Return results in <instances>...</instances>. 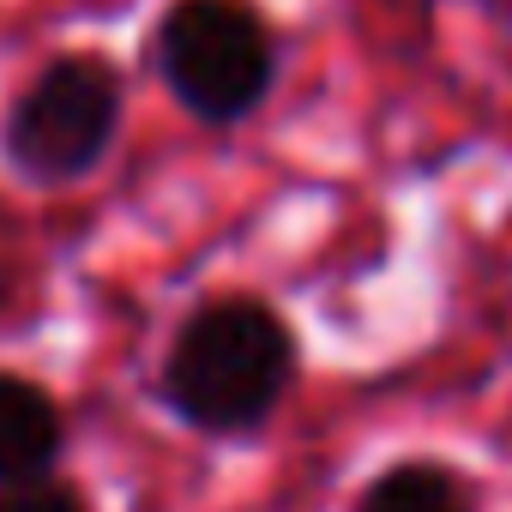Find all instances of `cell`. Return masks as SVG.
<instances>
[{"mask_svg": "<svg viewBox=\"0 0 512 512\" xmlns=\"http://www.w3.org/2000/svg\"><path fill=\"white\" fill-rule=\"evenodd\" d=\"M284 386H290V332L260 302L199 308L163 362V392L175 416L211 434L266 422Z\"/></svg>", "mask_w": 512, "mask_h": 512, "instance_id": "cell-1", "label": "cell"}, {"mask_svg": "<svg viewBox=\"0 0 512 512\" xmlns=\"http://www.w3.org/2000/svg\"><path fill=\"white\" fill-rule=\"evenodd\" d=\"M115 121H121L115 67L97 55H61L13 97L7 121H0V151L25 181L61 187L79 181L109 151Z\"/></svg>", "mask_w": 512, "mask_h": 512, "instance_id": "cell-2", "label": "cell"}, {"mask_svg": "<svg viewBox=\"0 0 512 512\" xmlns=\"http://www.w3.org/2000/svg\"><path fill=\"white\" fill-rule=\"evenodd\" d=\"M157 67L199 121L223 127L272 91V37L247 0H175L157 25Z\"/></svg>", "mask_w": 512, "mask_h": 512, "instance_id": "cell-3", "label": "cell"}, {"mask_svg": "<svg viewBox=\"0 0 512 512\" xmlns=\"http://www.w3.org/2000/svg\"><path fill=\"white\" fill-rule=\"evenodd\" d=\"M61 452V410L43 386L0 374V488L49 476Z\"/></svg>", "mask_w": 512, "mask_h": 512, "instance_id": "cell-4", "label": "cell"}, {"mask_svg": "<svg viewBox=\"0 0 512 512\" xmlns=\"http://www.w3.org/2000/svg\"><path fill=\"white\" fill-rule=\"evenodd\" d=\"M362 512H464V500L452 494V482L428 464H404L392 476H380L362 494Z\"/></svg>", "mask_w": 512, "mask_h": 512, "instance_id": "cell-5", "label": "cell"}, {"mask_svg": "<svg viewBox=\"0 0 512 512\" xmlns=\"http://www.w3.org/2000/svg\"><path fill=\"white\" fill-rule=\"evenodd\" d=\"M0 512H85V494L67 482H19V488H0Z\"/></svg>", "mask_w": 512, "mask_h": 512, "instance_id": "cell-6", "label": "cell"}, {"mask_svg": "<svg viewBox=\"0 0 512 512\" xmlns=\"http://www.w3.org/2000/svg\"><path fill=\"white\" fill-rule=\"evenodd\" d=\"M0 296H7V290H0Z\"/></svg>", "mask_w": 512, "mask_h": 512, "instance_id": "cell-7", "label": "cell"}]
</instances>
